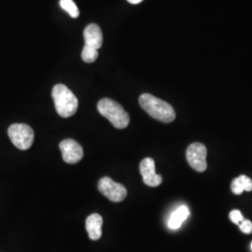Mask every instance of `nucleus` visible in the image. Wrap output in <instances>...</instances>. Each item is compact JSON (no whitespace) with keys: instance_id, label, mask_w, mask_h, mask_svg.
<instances>
[{"instance_id":"f257e3e1","label":"nucleus","mask_w":252,"mask_h":252,"mask_svg":"<svg viewBox=\"0 0 252 252\" xmlns=\"http://www.w3.org/2000/svg\"><path fill=\"white\" fill-rule=\"evenodd\" d=\"M139 105L153 119L169 124L176 118V112L170 104L157 98L150 94H143L139 97Z\"/></svg>"},{"instance_id":"f03ea898","label":"nucleus","mask_w":252,"mask_h":252,"mask_svg":"<svg viewBox=\"0 0 252 252\" xmlns=\"http://www.w3.org/2000/svg\"><path fill=\"white\" fill-rule=\"evenodd\" d=\"M54 107L57 113L63 118L73 116L79 107L76 95L63 84H56L52 92Z\"/></svg>"},{"instance_id":"7ed1b4c3","label":"nucleus","mask_w":252,"mask_h":252,"mask_svg":"<svg viewBox=\"0 0 252 252\" xmlns=\"http://www.w3.org/2000/svg\"><path fill=\"white\" fill-rule=\"evenodd\" d=\"M97 109L100 114L111 123L117 129H125L129 123L130 117L124 108L114 100L103 98L97 104Z\"/></svg>"},{"instance_id":"20e7f679","label":"nucleus","mask_w":252,"mask_h":252,"mask_svg":"<svg viewBox=\"0 0 252 252\" xmlns=\"http://www.w3.org/2000/svg\"><path fill=\"white\" fill-rule=\"evenodd\" d=\"M8 135L13 145L21 151H27L34 143V131L26 124L11 125L8 129Z\"/></svg>"},{"instance_id":"39448f33","label":"nucleus","mask_w":252,"mask_h":252,"mask_svg":"<svg viewBox=\"0 0 252 252\" xmlns=\"http://www.w3.org/2000/svg\"><path fill=\"white\" fill-rule=\"evenodd\" d=\"M98 189L100 192L113 203H120L124 201L127 196L126 187L115 182L108 177H104L98 182Z\"/></svg>"},{"instance_id":"423d86ee","label":"nucleus","mask_w":252,"mask_h":252,"mask_svg":"<svg viewBox=\"0 0 252 252\" xmlns=\"http://www.w3.org/2000/svg\"><path fill=\"white\" fill-rule=\"evenodd\" d=\"M207 155L206 146L199 142L189 145L186 152L189 166L197 172H204L207 169Z\"/></svg>"},{"instance_id":"0eeeda50","label":"nucleus","mask_w":252,"mask_h":252,"mask_svg":"<svg viewBox=\"0 0 252 252\" xmlns=\"http://www.w3.org/2000/svg\"><path fill=\"white\" fill-rule=\"evenodd\" d=\"M59 149L62 153L63 160L67 163H77L83 157V149L81 145L71 138L64 139L59 144Z\"/></svg>"},{"instance_id":"6e6552de","label":"nucleus","mask_w":252,"mask_h":252,"mask_svg":"<svg viewBox=\"0 0 252 252\" xmlns=\"http://www.w3.org/2000/svg\"><path fill=\"white\" fill-rule=\"evenodd\" d=\"M140 174L143 178V182L150 187H157L162 183V178L156 174L155 162L152 158H145L139 165Z\"/></svg>"},{"instance_id":"1a4fd4ad","label":"nucleus","mask_w":252,"mask_h":252,"mask_svg":"<svg viewBox=\"0 0 252 252\" xmlns=\"http://www.w3.org/2000/svg\"><path fill=\"white\" fill-rule=\"evenodd\" d=\"M84 40L85 45L99 50L103 44V34L97 25L91 24L84 29Z\"/></svg>"},{"instance_id":"9d476101","label":"nucleus","mask_w":252,"mask_h":252,"mask_svg":"<svg viewBox=\"0 0 252 252\" xmlns=\"http://www.w3.org/2000/svg\"><path fill=\"white\" fill-rule=\"evenodd\" d=\"M103 219L97 213H94L86 219L85 227L91 240L96 241L102 236Z\"/></svg>"},{"instance_id":"9b49d317","label":"nucleus","mask_w":252,"mask_h":252,"mask_svg":"<svg viewBox=\"0 0 252 252\" xmlns=\"http://www.w3.org/2000/svg\"><path fill=\"white\" fill-rule=\"evenodd\" d=\"M189 215V208L186 206H181L172 213L167 225L172 230H177L180 228L181 224L187 220Z\"/></svg>"},{"instance_id":"f8f14e48","label":"nucleus","mask_w":252,"mask_h":252,"mask_svg":"<svg viewBox=\"0 0 252 252\" xmlns=\"http://www.w3.org/2000/svg\"><path fill=\"white\" fill-rule=\"evenodd\" d=\"M231 188L232 191L236 195L241 194L244 190L251 191L252 190V180L245 175H241L233 180Z\"/></svg>"},{"instance_id":"ddd939ff","label":"nucleus","mask_w":252,"mask_h":252,"mask_svg":"<svg viewBox=\"0 0 252 252\" xmlns=\"http://www.w3.org/2000/svg\"><path fill=\"white\" fill-rule=\"evenodd\" d=\"M60 6L72 18H77L80 16V10L73 0H60Z\"/></svg>"},{"instance_id":"4468645a","label":"nucleus","mask_w":252,"mask_h":252,"mask_svg":"<svg viewBox=\"0 0 252 252\" xmlns=\"http://www.w3.org/2000/svg\"><path fill=\"white\" fill-rule=\"evenodd\" d=\"M97 57H98V50H95L88 46L83 47V50L81 53V58L85 63H94L96 61Z\"/></svg>"},{"instance_id":"2eb2a0df","label":"nucleus","mask_w":252,"mask_h":252,"mask_svg":"<svg viewBox=\"0 0 252 252\" xmlns=\"http://www.w3.org/2000/svg\"><path fill=\"white\" fill-rule=\"evenodd\" d=\"M230 219H231V220L234 223L238 224V223H240L243 220V216H242V214H241V212L239 210H233L230 213Z\"/></svg>"},{"instance_id":"dca6fc26","label":"nucleus","mask_w":252,"mask_h":252,"mask_svg":"<svg viewBox=\"0 0 252 252\" xmlns=\"http://www.w3.org/2000/svg\"><path fill=\"white\" fill-rule=\"evenodd\" d=\"M240 230L245 234H251L252 232V222L251 220H245L240 224Z\"/></svg>"},{"instance_id":"f3484780","label":"nucleus","mask_w":252,"mask_h":252,"mask_svg":"<svg viewBox=\"0 0 252 252\" xmlns=\"http://www.w3.org/2000/svg\"><path fill=\"white\" fill-rule=\"evenodd\" d=\"M129 3H131V4H138V3H140V2H142L143 0H127Z\"/></svg>"},{"instance_id":"a211bd4d","label":"nucleus","mask_w":252,"mask_h":252,"mask_svg":"<svg viewBox=\"0 0 252 252\" xmlns=\"http://www.w3.org/2000/svg\"></svg>"}]
</instances>
